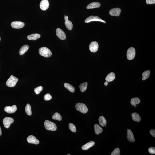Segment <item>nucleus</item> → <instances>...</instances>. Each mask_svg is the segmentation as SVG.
<instances>
[{
    "label": "nucleus",
    "instance_id": "1",
    "mask_svg": "<svg viewBox=\"0 0 155 155\" xmlns=\"http://www.w3.org/2000/svg\"><path fill=\"white\" fill-rule=\"evenodd\" d=\"M39 54L45 58H49L52 55V52L47 48L42 47L40 48L39 50Z\"/></svg>",
    "mask_w": 155,
    "mask_h": 155
},
{
    "label": "nucleus",
    "instance_id": "2",
    "mask_svg": "<svg viewBox=\"0 0 155 155\" xmlns=\"http://www.w3.org/2000/svg\"><path fill=\"white\" fill-rule=\"evenodd\" d=\"M44 124L45 128L48 131H55L57 130V127L55 124L50 121H45Z\"/></svg>",
    "mask_w": 155,
    "mask_h": 155
},
{
    "label": "nucleus",
    "instance_id": "3",
    "mask_svg": "<svg viewBox=\"0 0 155 155\" xmlns=\"http://www.w3.org/2000/svg\"><path fill=\"white\" fill-rule=\"evenodd\" d=\"M76 109L83 114H86L88 111V109L84 103H78L76 104Z\"/></svg>",
    "mask_w": 155,
    "mask_h": 155
},
{
    "label": "nucleus",
    "instance_id": "4",
    "mask_svg": "<svg viewBox=\"0 0 155 155\" xmlns=\"http://www.w3.org/2000/svg\"><path fill=\"white\" fill-rule=\"evenodd\" d=\"M18 81V79L16 77L13 75H11L6 81V85L9 87H14L16 85Z\"/></svg>",
    "mask_w": 155,
    "mask_h": 155
},
{
    "label": "nucleus",
    "instance_id": "5",
    "mask_svg": "<svg viewBox=\"0 0 155 155\" xmlns=\"http://www.w3.org/2000/svg\"><path fill=\"white\" fill-rule=\"evenodd\" d=\"M136 55V51L132 47L130 48L127 52V57L129 60H131L133 59Z\"/></svg>",
    "mask_w": 155,
    "mask_h": 155
},
{
    "label": "nucleus",
    "instance_id": "6",
    "mask_svg": "<svg viewBox=\"0 0 155 155\" xmlns=\"http://www.w3.org/2000/svg\"><path fill=\"white\" fill-rule=\"evenodd\" d=\"M94 21H99L106 23V22L103 20L101 19L98 16H91L87 18L85 20V22L86 23H88Z\"/></svg>",
    "mask_w": 155,
    "mask_h": 155
},
{
    "label": "nucleus",
    "instance_id": "7",
    "mask_svg": "<svg viewBox=\"0 0 155 155\" xmlns=\"http://www.w3.org/2000/svg\"><path fill=\"white\" fill-rule=\"evenodd\" d=\"M14 120L10 117H6L4 118L3 122L4 126L6 128H9L10 125L13 123Z\"/></svg>",
    "mask_w": 155,
    "mask_h": 155
},
{
    "label": "nucleus",
    "instance_id": "8",
    "mask_svg": "<svg viewBox=\"0 0 155 155\" xmlns=\"http://www.w3.org/2000/svg\"><path fill=\"white\" fill-rule=\"evenodd\" d=\"M98 44L97 42H92L90 44L89 46V50L92 52H96L98 50Z\"/></svg>",
    "mask_w": 155,
    "mask_h": 155
},
{
    "label": "nucleus",
    "instance_id": "9",
    "mask_svg": "<svg viewBox=\"0 0 155 155\" xmlns=\"http://www.w3.org/2000/svg\"><path fill=\"white\" fill-rule=\"evenodd\" d=\"M11 27L15 29H20L24 27L25 25L24 23L21 21H14L11 23Z\"/></svg>",
    "mask_w": 155,
    "mask_h": 155
},
{
    "label": "nucleus",
    "instance_id": "10",
    "mask_svg": "<svg viewBox=\"0 0 155 155\" xmlns=\"http://www.w3.org/2000/svg\"><path fill=\"white\" fill-rule=\"evenodd\" d=\"M56 33L57 36L60 40H64L66 39V36L65 33L60 28H57L56 30Z\"/></svg>",
    "mask_w": 155,
    "mask_h": 155
},
{
    "label": "nucleus",
    "instance_id": "11",
    "mask_svg": "<svg viewBox=\"0 0 155 155\" xmlns=\"http://www.w3.org/2000/svg\"><path fill=\"white\" fill-rule=\"evenodd\" d=\"M121 11V9L119 8H114L110 10L109 14L112 16H118L120 15Z\"/></svg>",
    "mask_w": 155,
    "mask_h": 155
},
{
    "label": "nucleus",
    "instance_id": "12",
    "mask_svg": "<svg viewBox=\"0 0 155 155\" xmlns=\"http://www.w3.org/2000/svg\"><path fill=\"white\" fill-rule=\"evenodd\" d=\"M49 4L48 0H42L40 4V8L43 10L45 11L48 8Z\"/></svg>",
    "mask_w": 155,
    "mask_h": 155
},
{
    "label": "nucleus",
    "instance_id": "13",
    "mask_svg": "<svg viewBox=\"0 0 155 155\" xmlns=\"http://www.w3.org/2000/svg\"><path fill=\"white\" fill-rule=\"evenodd\" d=\"M17 110V108L16 105H13L12 106H7L5 107L4 110L5 112L8 114H12L15 113Z\"/></svg>",
    "mask_w": 155,
    "mask_h": 155
},
{
    "label": "nucleus",
    "instance_id": "14",
    "mask_svg": "<svg viewBox=\"0 0 155 155\" xmlns=\"http://www.w3.org/2000/svg\"><path fill=\"white\" fill-rule=\"evenodd\" d=\"M27 140L28 143L30 144H38L40 143L39 141L35 136L32 135L28 136L27 138Z\"/></svg>",
    "mask_w": 155,
    "mask_h": 155
},
{
    "label": "nucleus",
    "instance_id": "15",
    "mask_svg": "<svg viewBox=\"0 0 155 155\" xmlns=\"http://www.w3.org/2000/svg\"><path fill=\"white\" fill-rule=\"evenodd\" d=\"M64 16L65 25L68 29L69 30H71L73 28V24L72 22L68 20V16L65 15Z\"/></svg>",
    "mask_w": 155,
    "mask_h": 155
},
{
    "label": "nucleus",
    "instance_id": "16",
    "mask_svg": "<svg viewBox=\"0 0 155 155\" xmlns=\"http://www.w3.org/2000/svg\"><path fill=\"white\" fill-rule=\"evenodd\" d=\"M127 137L129 141L134 142L135 141V139L133 133L129 129L127 130Z\"/></svg>",
    "mask_w": 155,
    "mask_h": 155
},
{
    "label": "nucleus",
    "instance_id": "17",
    "mask_svg": "<svg viewBox=\"0 0 155 155\" xmlns=\"http://www.w3.org/2000/svg\"><path fill=\"white\" fill-rule=\"evenodd\" d=\"M101 4L99 2H94L90 3L87 6V9H92L99 8L101 6Z\"/></svg>",
    "mask_w": 155,
    "mask_h": 155
},
{
    "label": "nucleus",
    "instance_id": "18",
    "mask_svg": "<svg viewBox=\"0 0 155 155\" xmlns=\"http://www.w3.org/2000/svg\"><path fill=\"white\" fill-rule=\"evenodd\" d=\"M95 143L93 141H91L84 144L82 147V149L84 150H88L95 145Z\"/></svg>",
    "mask_w": 155,
    "mask_h": 155
},
{
    "label": "nucleus",
    "instance_id": "19",
    "mask_svg": "<svg viewBox=\"0 0 155 155\" xmlns=\"http://www.w3.org/2000/svg\"><path fill=\"white\" fill-rule=\"evenodd\" d=\"M41 35L38 34H33L28 35L27 36V39L29 40H36L37 39L40 38L41 37Z\"/></svg>",
    "mask_w": 155,
    "mask_h": 155
},
{
    "label": "nucleus",
    "instance_id": "20",
    "mask_svg": "<svg viewBox=\"0 0 155 155\" xmlns=\"http://www.w3.org/2000/svg\"><path fill=\"white\" fill-rule=\"evenodd\" d=\"M115 75L114 73L111 72L105 78V80L108 82L112 81L115 79Z\"/></svg>",
    "mask_w": 155,
    "mask_h": 155
},
{
    "label": "nucleus",
    "instance_id": "21",
    "mask_svg": "<svg viewBox=\"0 0 155 155\" xmlns=\"http://www.w3.org/2000/svg\"><path fill=\"white\" fill-rule=\"evenodd\" d=\"M29 48V46L28 45H25L22 46L20 49L19 53L20 55H23L27 51Z\"/></svg>",
    "mask_w": 155,
    "mask_h": 155
},
{
    "label": "nucleus",
    "instance_id": "22",
    "mask_svg": "<svg viewBox=\"0 0 155 155\" xmlns=\"http://www.w3.org/2000/svg\"><path fill=\"white\" fill-rule=\"evenodd\" d=\"M133 120L136 122H139L141 120V118L139 114L137 113H134L131 114Z\"/></svg>",
    "mask_w": 155,
    "mask_h": 155
},
{
    "label": "nucleus",
    "instance_id": "23",
    "mask_svg": "<svg viewBox=\"0 0 155 155\" xmlns=\"http://www.w3.org/2000/svg\"><path fill=\"white\" fill-rule=\"evenodd\" d=\"M98 120L100 125L102 127H106V120L103 116H100Z\"/></svg>",
    "mask_w": 155,
    "mask_h": 155
},
{
    "label": "nucleus",
    "instance_id": "24",
    "mask_svg": "<svg viewBox=\"0 0 155 155\" xmlns=\"http://www.w3.org/2000/svg\"><path fill=\"white\" fill-rule=\"evenodd\" d=\"M94 129L95 133L96 135H98L101 133L103 131L102 128L97 124L94 125Z\"/></svg>",
    "mask_w": 155,
    "mask_h": 155
},
{
    "label": "nucleus",
    "instance_id": "25",
    "mask_svg": "<svg viewBox=\"0 0 155 155\" xmlns=\"http://www.w3.org/2000/svg\"><path fill=\"white\" fill-rule=\"evenodd\" d=\"M64 86L65 88L68 90L70 92L73 93L75 92V88L72 85H71V84H69L67 83H65L64 84Z\"/></svg>",
    "mask_w": 155,
    "mask_h": 155
},
{
    "label": "nucleus",
    "instance_id": "26",
    "mask_svg": "<svg viewBox=\"0 0 155 155\" xmlns=\"http://www.w3.org/2000/svg\"><path fill=\"white\" fill-rule=\"evenodd\" d=\"M140 102V99L138 97H135L131 99V105L134 106L139 104Z\"/></svg>",
    "mask_w": 155,
    "mask_h": 155
},
{
    "label": "nucleus",
    "instance_id": "27",
    "mask_svg": "<svg viewBox=\"0 0 155 155\" xmlns=\"http://www.w3.org/2000/svg\"><path fill=\"white\" fill-rule=\"evenodd\" d=\"M87 86L88 83L87 82L81 83L79 86L81 91L82 92H85L87 88Z\"/></svg>",
    "mask_w": 155,
    "mask_h": 155
},
{
    "label": "nucleus",
    "instance_id": "28",
    "mask_svg": "<svg viewBox=\"0 0 155 155\" xmlns=\"http://www.w3.org/2000/svg\"><path fill=\"white\" fill-rule=\"evenodd\" d=\"M150 71L149 70H147L143 72L142 74L143 77L142 78V80H145L148 78L150 76Z\"/></svg>",
    "mask_w": 155,
    "mask_h": 155
},
{
    "label": "nucleus",
    "instance_id": "29",
    "mask_svg": "<svg viewBox=\"0 0 155 155\" xmlns=\"http://www.w3.org/2000/svg\"><path fill=\"white\" fill-rule=\"evenodd\" d=\"M25 110L26 113L27 115L30 116L32 115L31 107L30 104H27L25 107Z\"/></svg>",
    "mask_w": 155,
    "mask_h": 155
},
{
    "label": "nucleus",
    "instance_id": "30",
    "mask_svg": "<svg viewBox=\"0 0 155 155\" xmlns=\"http://www.w3.org/2000/svg\"><path fill=\"white\" fill-rule=\"evenodd\" d=\"M52 118L53 119L59 121H60L62 119V117L61 115L58 113H56L52 116Z\"/></svg>",
    "mask_w": 155,
    "mask_h": 155
},
{
    "label": "nucleus",
    "instance_id": "31",
    "mask_svg": "<svg viewBox=\"0 0 155 155\" xmlns=\"http://www.w3.org/2000/svg\"><path fill=\"white\" fill-rule=\"evenodd\" d=\"M69 128L70 131L73 132H76V127L75 126L73 123H70L69 124Z\"/></svg>",
    "mask_w": 155,
    "mask_h": 155
},
{
    "label": "nucleus",
    "instance_id": "32",
    "mask_svg": "<svg viewBox=\"0 0 155 155\" xmlns=\"http://www.w3.org/2000/svg\"><path fill=\"white\" fill-rule=\"evenodd\" d=\"M43 89V87L40 86L37 87L36 88H35L34 91L36 94H39L42 91Z\"/></svg>",
    "mask_w": 155,
    "mask_h": 155
},
{
    "label": "nucleus",
    "instance_id": "33",
    "mask_svg": "<svg viewBox=\"0 0 155 155\" xmlns=\"http://www.w3.org/2000/svg\"><path fill=\"white\" fill-rule=\"evenodd\" d=\"M120 151L119 148H116L114 150L111 154V155H120Z\"/></svg>",
    "mask_w": 155,
    "mask_h": 155
},
{
    "label": "nucleus",
    "instance_id": "34",
    "mask_svg": "<svg viewBox=\"0 0 155 155\" xmlns=\"http://www.w3.org/2000/svg\"><path fill=\"white\" fill-rule=\"evenodd\" d=\"M44 100L45 101H48L51 100L52 97L49 94L47 93L44 95Z\"/></svg>",
    "mask_w": 155,
    "mask_h": 155
},
{
    "label": "nucleus",
    "instance_id": "35",
    "mask_svg": "<svg viewBox=\"0 0 155 155\" xmlns=\"http://www.w3.org/2000/svg\"><path fill=\"white\" fill-rule=\"evenodd\" d=\"M148 151L151 154H155V148L154 147H151L148 149Z\"/></svg>",
    "mask_w": 155,
    "mask_h": 155
},
{
    "label": "nucleus",
    "instance_id": "36",
    "mask_svg": "<svg viewBox=\"0 0 155 155\" xmlns=\"http://www.w3.org/2000/svg\"><path fill=\"white\" fill-rule=\"evenodd\" d=\"M146 3L148 4H154L155 3V0H146Z\"/></svg>",
    "mask_w": 155,
    "mask_h": 155
},
{
    "label": "nucleus",
    "instance_id": "37",
    "mask_svg": "<svg viewBox=\"0 0 155 155\" xmlns=\"http://www.w3.org/2000/svg\"><path fill=\"white\" fill-rule=\"evenodd\" d=\"M150 133L152 136H153V137H155V130H151L150 131Z\"/></svg>",
    "mask_w": 155,
    "mask_h": 155
},
{
    "label": "nucleus",
    "instance_id": "38",
    "mask_svg": "<svg viewBox=\"0 0 155 155\" xmlns=\"http://www.w3.org/2000/svg\"><path fill=\"white\" fill-rule=\"evenodd\" d=\"M2 135V130H1V128L0 126V136H1Z\"/></svg>",
    "mask_w": 155,
    "mask_h": 155
},
{
    "label": "nucleus",
    "instance_id": "39",
    "mask_svg": "<svg viewBox=\"0 0 155 155\" xmlns=\"http://www.w3.org/2000/svg\"><path fill=\"white\" fill-rule=\"evenodd\" d=\"M108 84V82L107 81H106V82H105V83H104V85H105V86H107Z\"/></svg>",
    "mask_w": 155,
    "mask_h": 155
},
{
    "label": "nucleus",
    "instance_id": "40",
    "mask_svg": "<svg viewBox=\"0 0 155 155\" xmlns=\"http://www.w3.org/2000/svg\"><path fill=\"white\" fill-rule=\"evenodd\" d=\"M1 37L0 36V41H1Z\"/></svg>",
    "mask_w": 155,
    "mask_h": 155
},
{
    "label": "nucleus",
    "instance_id": "41",
    "mask_svg": "<svg viewBox=\"0 0 155 155\" xmlns=\"http://www.w3.org/2000/svg\"><path fill=\"white\" fill-rule=\"evenodd\" d=\"M134 106L135 107H136V105H134Z\"/></svg>",
    "mask_w": 155,
    "mask_h": 155
},
{
    "label": "nucleus",
    "instance_id": "42",
    "mask_svg": "<svg viewBox=\"0 0 155 155\" xmlns=\"http://www.w3.org/2000/svg\"><path fill=\"white\" fill-rule=\"evenodd\" d=\"M70 155V154H68V155Z\"/></svg>",
    "mask_w": 155,
    "mask_h": 155
}]
</instances>
